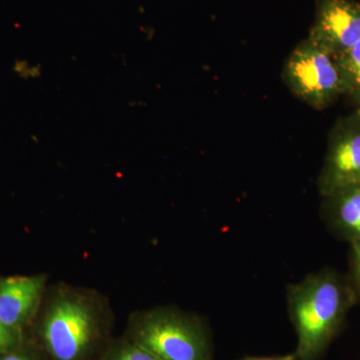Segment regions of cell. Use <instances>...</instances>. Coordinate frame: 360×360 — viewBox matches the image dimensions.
<instances>
[{
  "instance_id": "1",
  "label": "cell",
  "mask_w": 360,
  "mask_h": 360,
  "mask_svg": "<svg viewBox=\"0 0 360 360\" xmlns=\"http://www.w3.org/2000/svg\"><path fill=\"white\" fill-rule=\"evenodd\" d=\"M115 314L94 288L49 284L27 335L46 360H96L112 340Z\"/></svg>"
},
{
  "instance_id": "2",
  "label": "cell",
  "mask_w": 360,
  "mask_h": 360,
  "mask_svg": "<svg viewBox=\"0 0 360 360\" xmlns=\"http://www.w3.org/2000/svg\"><path fill=\"white\" fill-rule=\"evenodd\" d=\"M357 304L347 274L333 269L310 274L288 288V307L297 335V360H319Z\"/></svg>"
},
{
  "instance_id": "3",
  "label": "cell",
  "mask_w": 360,
  "mask_h": 360,
  "mask_svg": "<svg viewBox=\"0 0 360 360\" xmlns=\"http://www.w3.org/2000/svg\"><path fill=\"white\" fill-rule=\"evenodd\" d=\"M123 335L160 360H212V336L205 321L175 307L135 310Z\"/></svg>"
},
{
  "instance_id": "4",
  "label": "cell",
  "mask_w": 360,
  "mask_h": 360,
  "mask_svg": "<svg viewBox=\"0 0 360 360\" xmlns=\"http://www.w3.org/2000/svg\"><path fill=\"white\" fill-rule=\"evenodd\" d=\"M291 91L315 110H323L345 96L338 58L307 37L295 47L284 68Z\"/></svg>"
},
{
  "instance_id": "5",
  "label": "cell",
  "mask_w": 360,
  "mask_h": 360,
  "mask_svg": "<svg viewBox=\"0 0 360 360\" xmlns=\"http://www.w3.org/2000/svg\"><path fill=\"white\" fill-rule=\"evenodd\" d=\"M360 184V111L338 122L329 134L317 187L321 196Z\"/></svg>"
},
{
  "instance_id": "6",
  "label": "cell",
  "mask_w": 360,
  "mask_h": 360,
  "mask_svg": "<svg viewBox=\"0 0 360 360\" xmlns=\"http://www.w3.org/2000/svg\"><path fill=\"white\" fill-rule=\"evenodd\" d=\"M336 58L360 42V2L322 0L309 35Z\"/></svg>"
},
{
  "instance_id": "7",
  "label": "cell",
  "mask_w": 360,
  "mask_h": 360,
  "mask_svg": "<svg viewBox=\"0 0 360 360\" xmlns=\"http://www.w3.org/2000/svg\"><path fill=\"white\" fill-rule=\"evenodd\" d=\"M49 274L0 276V322L27 333L49 288Z\"/></svg>"
},
{
  "instance_id": "8",
  "label": "cell",
  "mask_w": 360,
  "mask_h": 360,
  "mask_svg": "<svg viewBox=\"0 0 360 360\" xmlns=\"http://www.w3.org/2000/svg\"><path fill=\"white\" fill-rule=\"evenodd\" d=\"M321 219L328 231L347 243L360 239V184L322 196Z\"/></svg>"
},
{
  "instance_id": "9",
  "label": "cell",
  "mask_w": 360,
  "mask_h": 360,
  "mask_svg": "<svg viewBox=\"0 0 360 360\" xmlns=\"http://www.w3.org/2000/svg\"><path fill=\"white\" fill-rule=\"evenodd\" d=\"M338 58L345 80V96L354 103L355 110L360 111V42Z\"/></svg>"
},
{
  "instance_id": "10",
  "label": "cell",
  "mask_w": 360,
  "mask_h": 360,
  "mask_svg": "<svg viewBox=\"0 0 360 360\" xmlns=\"http://www.w3.org/2000/svg\"><path fill=\"white\" fill-rule=\"evenodd\" d=\"M96 360H160L134 341L122 335L113 338Z\"/></svg>"
},
{
  "instance_id": "11",
  "label": "cell",
  "mask_w": 360,
  "mask_h": 360,
  "mask_svg": "<svg viewBox=\"0 0 360 360\" xmlns=\"http://www.w3.org/2000/svg\"><path fill=\"white\" fill-rule=\"evenodd\" d=\"M347 277L354 291L357 304L360 305V239L350 243L349 274Z\"/></svg>"
},
{
  "instance_id": "12",
  "label": "cell",
  "mask_w": 360,
  "mask_h": 360,
  "mask_svg": "<svg viewBox=\"0 0 360 360\" xmlns=\"http://www.w3.org/2000/svg\"><path fill=\"white\" fill-rule=\"evenodd\" d=\"M0 360H46L39 349V347L34 345V342L30 340V336H26V340L20 347L1 355Z\"/></svg>"
},
{
  "instance_id": "13",
  "label": "cell",
  "mask_w": 360,
  "mask_h": 360,
  "mask_svg": "<svg viewBox=\"0 0 360 360\" xmlns=\"http://www.w3.org/2000/svg\"><path fill=\"white\" fill-rule=\"evenodd\" d=\"M26 336L27 333L8 328L0 322V356L20 347Z\"/></svg>"
},
{
  "instance_id": "14",
  "label": "cell",
  "mask_w": 360,
  "mask_h": 360,
  "mask_svg": "<svg viewBox=\"0 0 360 360\" xmlns=\"http://www.w3.org/2000/svg\"><path fill=\"white\" fill-rule=\"evenodd\" d=\"M241 360H297L296 359L295 354L278 355V356L270 357H246L245 359Z\"/></svg>"
}]
</instances>
